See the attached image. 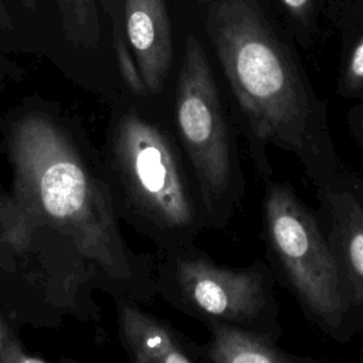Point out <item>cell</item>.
Wrapping results in <instances>:
<instances>
[{"label": "cell", "mask_w": 363, "mask_h": 363, "mask_svg": "<svg viewBox=\"0 0 363 363\" xmlns=\"http://www.w3.org/2000/svg\"><path fill=\"white\" fill-rule=\"evenodd\" d=\"M261 237L275 279L311 323L337 343L360 333L320 218L291 183L265 180Z\"/></svg>", "instance_id": "cell-4"}, {"label": "cell", "mask_w": 363, "mask_h": 363, "mask_svg": "<svg viewBox=\"0 0 363 363\" xmlns=\"http://www.w3.org/2000/svg\"><path fill=\"white\" fill-rule=\"evenodd\" d=\"M115 52H116V58H118V65H119V71L126 82V85L130 88V91L136 95L145 96L147 94L146 86L142 81V77L139 74L138 65L135 62L133 55L130 54L129 47L125 44L123 38L121 35H115Z\"/></svg>", "instance_id": "cell-12"}, {"label": "cell", "mask_w": 363, "mask_h": 363, "mask_svg": "<svg viewBox=\"0 0 363 363\" xmlns=\"http://www.w3.org/2000/svg\"><path fill=\"white\" fill-rule=\"evenodd\" d=\"M24 7H27L28 10H31V11H34L35 9H37V3H35V0H18Z\"/></svg>", "instance_id": "cell-19"}, {"label": "cell", "mask_w": 363, "mask_h": 363, "mask_svg": "<svg viewBox=\"0 0 363 363\" xmlns=\"http://www.w3.org/2000/svg\"><path fill=\"white\" fill-rule=\"evenodd\" d=\"M62 28L77 47H96L101 34L96 0H57Z\"/></svg>", "instance_id": "cell-11"}, {"label": "cell", "mask_w": 363, "mask_h": 363, "mask_svg": "<svg viewBox=\"0 0 363 363\" xmlns=\"http://www.w3.org/2000/svg\"><path fill=\"white\" fill-rule=\"evenodd\" d=\"M174 99V133L193 172L210 228L223 230L245 194L235 136L200 41L186 40Z\"/></svg>", "instance_id": "cell-5"}, {"label": "cell", "mask_w": 363, "mask_h": 363, "mask_svg": "<svg viewBox=\"0 0 363 363\" xmlns=\"http://www.w3.org/2000/svg\"><path fill=\"white\" fill-rule=\"evenodd\" d=\"M345 84L349 89H359L363 86V38L356 44L349 58Z\"/></svg>", "instance_id": "cell-14"}, {"label": "cell", "mask_w": 363, "mask_h": 363, "mask_svg": "<svg viewBox=\"0 0 363 363\" xmlns=\"http://www.w3.org/2000/svg\"><path fill=\"white\" fill-rule=\"evenodd\" d=\"M281 1L298 18H305L312 9V0H281Z\"/></svg>", "instance_id": "cell-15"}, {"label": "cell", "mask_w": 363, "mask_h": 363, "mask_svg": "<svg viewBox=\"0 0 363 363\" xmlns=\"http://www.w3.org/2000/svg\"><path fill=\"white\" fill-rule=\"evenodd\" d=\"M353 184H354V189H356V193L359 194L362 203H363V180L360 177H357L356 174H353Z\"/></svg>", "instance_id": "cell-18"}, {"label": "cell", "mask_w": 363, "mask_h": 363, "mask_svg": "<svg viewBox=\"0 0 363 363\" xmlns=\"http://www.w3.org/2000/svg\"><path fill=\"white\" fill-rule=\"evenodd\" d=\"M316 210L333 251L347 301L363 332V203L356 193L353 174L342 173L316 189Z\"/></svg>", "instance_id": "cell-7"}, {"label": "cell", "mask_w": 363, "mask_h": 363, "mask_svg": "<svg viewBox=\"0 0 363 363\" xmlns=\"http://www.w3.org/2000/svg\"><path fill=\"white\" fill-rule=\"evenodd\" d=\"M207 339L190 347L200 363H323L311 356H299L281 349L265 336L218 325L206 323Z\"/></svg>", "instance_id": "cell-10"}, {"label": "cell", "mask_w": 363, "mask_h": 363, "mask_svg": "<svg viewBox=\"0 0 363 363\" xmlns=\"http://www.w3.org/2000/svg\"><path fill=\"white\" fill-rule=\"evenodd\" d=\"M0 363H45L24 352L10 325L0 315Z\"/></svg>", "instance_id": "cell-13"}, {"label": "cell", "mask_w": 363, "mask_h": 363, "mask_svg": "<svg viewBox=\"0 0 363 363\" xmlns=\"http://www.w3.org/2000/svg\"><path fill=\"white\" fill-rule=\"evenodd\" d=\"M156 294L182 313L206 323L282 336L275 277L258 258L247 267L217 264L196 242L160 250Z\"/></svg>", "instance_id": "cell-6"}, {"label": "cell", "mask_w": 363, "mask_h": 363, "mask_svg": "<svg viewBox=\"0 0 363 363\" xmlns=\"http://www.w3.org/2000/svg\"><path fill=\"white\" fill-rule=\"evenodd\" d=\"M352 130L356 139L363 145V111H359L352 118Z\"/></svg>", "instance_id": "cell-16"}, {"label": "cell", "mask_w": 363, "mask_h": 363, "mask_svg": "<svg viewBox=\"0 0 363 363\" xmlns=\"http://www.w3.org/2000/svg\"><path fill=\"white\" fill-rule=\"evenodd\" d=\"M204 26L235 96L258 174L272 176L267 156L272 145L298 157L315 189L336 179L343 169L325 104L258 1L206 0Z\"/></svg>", "instance_id": "cell-1"}, {"label": "cell", "mask_w": 363, "mask_h": 363, "mask_svg": "<svg viewBox=\"0 0 363 363\" xmlns=\"http://www.w3.org/2000/svg\"><path fill=\"white\" fill-rule=\"evenodd\" d=\"M9 150L17 193L30 210L95 259L122 299L150 301L156 295L155 267L126 247L112 189L91 174L67 135L50 118L31 113L11 128Z\"/></svg>", "instance_id": "cell-2"}, {"label": "cell", "mask_w": 363, "mask_h": 363, "mask_svg": "<svg viewBox=\"0 0 363 363\" xmlns=\"http://www.w3.org/2000/svg\"><path fill=\"white\" fill-rule=\"evenodd\" d=\"M118 325L129 363H200L187 337L135 302L119 301Z\"/></svg>", "instance_id": "cell-9"}, {"label": "cell", "mask_w": 363, "mask_h": 363, "mask_svg": "<svg viewBox=\"0 0 363 363\" xmlns=\"http://www.w3.org/2000/svg\"><path fill=\"white\" fill-rule=\"evenodd\" d=\"M118 211L160 250L196 242L208 228L200 193L176 133L130 109L111 143Z\"/></svg>", "instance_id": "cell-3"}, {"label": "cell", "mask_w": 363, "mask_h": 363, "mask_svg": "<svg viewBox=\"0 0 363 363\" xmlns=\"http://www.w3.org/2000/svg\"><path fill=\"white\" fill-rule=\"evenodd\" d=\"M125 28L147 94H157L173 60L170 20L164 0H125Z\"/></svg>", "instance_id": "cell-8"}, {"label": "cell", "mask_w": 363, "mask_h": 363, "mask_svg": "<svg viewBox=\"0 0 363 363\" xmlns=\"http://www.w3.org/2000/svg\"><path fill=\"white\" fill-rule=\"evenodd\" d=\"M362 363H363V359H362Z\"/></svg>", "instance_id": "cell-20"}, {"label": "cell", "mask_w": 363, "mask_h": 363, "mask_svg": "<svg viewBox=\"0 0 363 363\" xmlns=\"http://www.w3.org/2000/svg\"><path fill=\"white\" fill-rule=\"evenodd\" d=\"M13 26V20L3 0H0V30H9Z\"/></svg>", "instance_id": "cell-17"}]
</instances>
